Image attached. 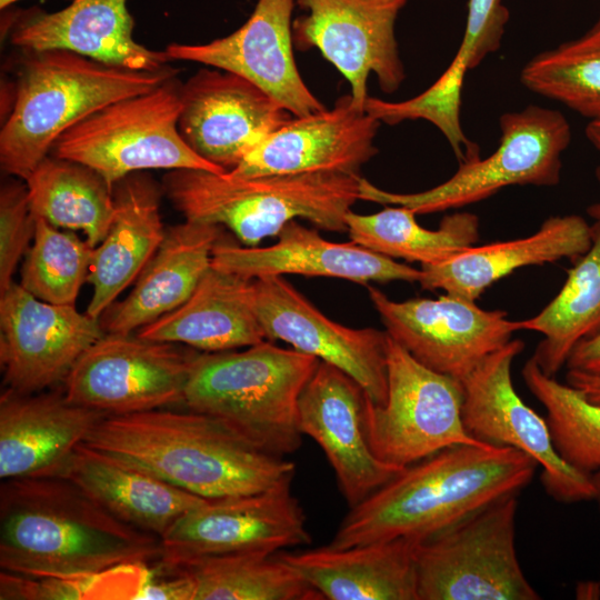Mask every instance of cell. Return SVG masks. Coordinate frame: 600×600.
I'll return each instance as SVG.
<instances>
[{"instance_id":"42","label":"cell","mask_w":600,"mask_h":600,"mask_svg":"<svg viewBox=\"0 0 600 600\" xmlns=\"http://www.w3.org/2000/svg\"><path fill=\"white\" fill-rule=\"evenodd\" d=\"M566 382L579 390L588 400L600 406V377L581 371L568 370Z\"/></svg>"},{"instance_id":"36","label":"cell","mask_w":600,"mask_h":600,"mask_svg":"<svg viewBox=\"0 0 600 600\" xmlns=\"http://www.w3.org/2000/svg\"><path fill=\"white\" fill-rule=\"evenodd\" d=\"M530 392L544 407L553 446L573 469L591 476L600 469V406L570 384L541 371L530 358L521 370Z\"/></svg>"},{"instance_id":"46","label":"cell","mask_w":600,"mask_h":600,"mask_svg":"<svg viewBox=\"0 0 600 600\" xmlns=\"http://www.w3.org/2000/svg\"><path fill=\"white\" fill-rule=\"evenodd\" d=\"M17 1H19V0H0V8L6 9L9 6L16 3Z\"/></svg>"},{"instance_id":"13","label":"cell","mask_w":600,"mask_h":600,"mask_svg":"<svg viewBox=\"0 0 600 600\" xmlns=\"http://www.w3.org/2000/svg\"><path fill=\"white\" fill-rule=\"evenodd\" d=\"M310 542L306 513L288 486L207 500L189 510L160 539L158 561L178 567L214 556L273 554Z\"/></svg>"},{"instance_id":"25","label":"cell","mask_w":600,"mask_h":600,"mask_svg":"<svg viewBox=\"0 0 600 600\" xmlns=\"http://www.w3.org/2000/svg\"><path fill=\"white\" fill-rule=\"evenodd\" d=\"M128 0H73L54 11H39L11 32L12 44L26 51L68 50L92 60L138 71H158L170 60L166 51L138 43Z\"/></svg>"},{"instance_id":"41","label":"cell","mask_w":600,"mask_h":600,"mask_svg":"<svg viewBox=\"0 0 600 600\" xmlns=\"http://www.w3.org/2000/svg\"><path fill=\"white\" fill-rule=\"evenodd\" d=\"M566 367L600 377V334L583 340L571 351Z\"/></svg>"},{"instance_id":"14","label":"cell","mask_w":600,"mask_h":600,"mask_svg":"<svg viewBox=\"0 0 600 600\" xmlns=\"http://www.w3.org/2000/svg\"><path fill=\"white\" fill-rule=\"evenodd\" d=\"M409 0H296L304 14L292 21L293 44L317 48L347 79L354 104L364 109L369 76L386 93L406 78L396 22Z\"/></svg>"},{"instance_id":"18","label":"cell","mask_w":600,"mask_h":600,"mask_svg":"<svg viewBox=\"0 0 600 600\" xmlns=\"http://www.w3.org/2000/svg\"><path fill=\"white\" fill-rule=\"evenodd\" d=\"M254 304L268 340L331 363L352 377L376 404L387 400L386 331L352 329L321 313L280 276L254 279Z\"/></svg>"},{"instance_id":"30","label":"cell","mask_w":600,"mask_h":600,"mask_svg":"<svg viewBox=\"0 0 600 600\" xmlns=\"http://www.w3.org/2000/svg\"><path fill=\"white\" fill-rule=\"evenodd\" d=\"M63 478L123 522L159 539L203 499L81 443Z\"/></svg>"},{"instance_id":"28","label":"cell","mask_w":600,"mask_h":600,"mask_svg":"<svg viewBox=\"0 0 600 600\" xmlns=\"http://www.w3.org/2000/svg\"><path fill=\"white\" fill-rule=\"evenodd\" d=\"M114 213L106 238L94 248L87 279L92 296L87 313L100 319L118 296L146 267L162 242V188L149 176L134 172L113 184Z\"/></svg>"},{"instance_id":"9","label":"cell","mask_w":600,"mask_h":600,"mask_svg":"<svg viewBox=\"0 0 600 600\" xmlns=\"http://www.w3.org/2000/svg\"><path fill=\"white\" fill-rule=\"evenodd\" d=\"M517 510L508 496L420 541L418 600H540L518 559Z\"/></svg>"},{"instance_id":"35","label":"cell","mask_w":600,"mask_h":600,"mask_svg":"<svg viewBox=\"0 0 600 600\" xmlns=\"http://www.w3.org/2000/svg\"><path fill=\"white\" fill-rule=\"evenodd\" d=\"M520 79L537 94L600 118V18L583 36L531 58Z\"/></svg>"},{"instance_id":"31","label":"cell","mask_w":600,"mask_h":600,"mask_svg":"<svg viewBox=\"0 0 600 600\" xmlns=\"http://www.w3.org/2000/svg\"><path fill=\"white\" fill-rule=\"evenodd\" d=\"M592 229L590 249L576 260L558 294L538 314L519 321L520 330L543 336L531 358L550 377L578 343L600 334V229Z\"/></svg>"},{"instance_id":"26","label":"cell","mask_w":600,"mask_h":600,"mask_svg":"<svg viewBox=\"0 0 600 600\" xmlns=\"http://www.w3.org/2000/svg\"><path fill=\"white\" fill-rule=\"evenodd\" d=\"M221 228L190 220L168 228L131 292L100 317L104 331L133 333L180 307L212 267Z\"/></svg>"},{"instance_id":"22","label":"cell","mask_w":600,"mask_h":600,"mask_svg":"<svg viewBox=\"0 0 600 600\" xmlns=\"http://www.w3.org/2000/svg\"><path fill=\"white\" fill-rule=\"evenodd\" d=\"M212 267L254 280L299 274L330 277L366 284L370 281L418 282L421 270L397 262L354 242L326 240L317 230L296 220L288 222L269 247H239L219 240L212 251Z\"/></svg>"},{"instance_id":"38","label":"cell","mask_w":600,"mask_h":600,"mask_svg":"<svg viewBox=\"0 0 600 600\" xmlns=\"http://www.w3.org/2000/svg\"><path fill=\"white\" fill-rule=\"evenodd\" d=\"M466 73L450 63L422 93L399 102L368 97L364 110L380 122L391 126L406 120H427L448 140L459 164L476 160L481 157L480 147L466 136L460 119Z\"/></svg>"},{"instance_id":"44","label":"cell","mask_w":600,"mask_h":600,"mask_svg":"<svg viewBox=\"0 0 600 600\" xmlns=\"http://www.w3.org/2000/svg\"><path fill=\"white\" fill-rule=\"evenodd\" d=\"M596 178L600 186V166L596 169ZM588 216L592 219V226L600 229V200L587 208Z\"/></svg>"},{"instance_id":"15","label":"cell","mask_w":600,"mask_h":600,"mask_svg":"<svg viewBox=\"0 0 600 600\" xmlns=\"http://www.w3.org/2000/svg\"><path fill=\"white\" fill-rule=\"evenodd\" d=\"M369 298L386 332L423 366L459 380L519 331L502 310L446 293L394 301L374 287Z\"/></svg>"},{"instance_id":"39","label":"cell","mask_w":600,"mask_h":600,"mask_svg":"<svg viewBox=\"0 0 600 600\" xmlns=\"http://www.w3.org/2000/svg\"><path fill=\"white\" fill-rule=\"evenodd\" d=\"M37 218L27 186L6 183L0 192V291L12 283L16 268L34 237Z\"/></svg>"},{"instance_id":"21","label":"cell","mask_w":600,"mask_h":600,"mask_svg":"<svg viewBox=\"0 0 600 600\" xmlns=\"http://www.w3.org/2000/svg\"><path fill=\"white\" fill-rule=\"evenodd\" d=\"M380 123L358 108L351 94L341 96L331 109L292 116L228 173L240 178L307 172L360 176V168L378 153L374 138Z\"/></svg>"},{"instance_id":"29","label":"cell","mask_w":600,"mask_h":600,"mask_svg":"<svg viewBox=\"0 0 600 600\" xmlns=\"http://www.w3.org/2000/svg\"><path fill=\"white\" fill-rule=\"evenodd\" d=\"M136 333L204 352L228 351L266 340L256 312L253 280L213 267L180 307Z\"/></svg>"},{"instance_id":"2","label":"cell","mask_w":600,"mask_h":600,"mask_svg":"<svg viewBox=\"0 0 600 600\" xmlns=\"http://www.w3.org/2000/svg\"><path fill=\"white\" fill-rule=\"evenodd\" d=\"M537 461L512 448L456 444L406 467L350 508L328 546L423 541L531 482Z\"/></svg>"},{"instance_id":"43","label":"cell","mask_w":600,"mask_h":600,"mask_svg":"<svg viewBox=\"0 0 600 600\" xmlns=\"http://www.w3.org/2000/svg\"><path fill=\"white\" fill-rule=\"evenodd\" d=\"M586 136L593 147L600 151V118L593 119L587 124Z\"/></svg>"},{"instance_id":"7","label":"cell","mask_w":600,"mask_h":600,"mask_svg":"<svg viewBox=\"0 0 600 600\" xmlns=\"http://www.w3.org/2000/svg\"><path fill=\"white\" fill-rule=\"evenodd\" d=\"M499 120L501 137L494 152L460 163L444 182L420 192L398 193L361 178L359 200L427 214L480 202L510 186H557L562 154L572 137L567 118L558 110L530 104L506 112Z\"/></svg>"},{"instance_id":"10","label":"cell","mask_w":600,"mask_h":600,"mask_svg":"<svg viewBox=\"0 0 600 600\" xmlns=\"http://www.w3.org/2000/svg\"><path fill=\"white\" fill-rule=\"evenodd\" d=\"M387 383L383 404L366 401L369 444L381 461L406 468L451 446H491L463 426L461 381L423 366L389 334Z\"/></svg>"},{"instance_id":"24","label":"cell","mask_w":600,"mask_h":600,"mask_svg":"<svg viewBox=\"0 0 600 600\" xmlns=\"http://www.w3.org/2000/svg\"><path fill=\"white\" fill-rule=\"evenodd\" d=\"M592 237V224L581 216L550 217L530 236L473 244L444 261L421 266L418 282L426 290L476 301L487 288L520 268L577 260L590 249Z\"/></svg>"},{"instance_id":"33","label":"cell","mask_w":600,"mask_h":600,"mask_svg":"<svg viewBox=\"0 0 600 600\" xmlns=\"http://www.w3.org/2000/svg\"><path fill=\"white\" fill-rule=\"evenodd\" d=\"M416 213L403 206L387 207L372 214L350 210L347 232L352 242L391 259L436 264L479 240V218L470 212L446 216L436 230L420 226Z\"/></svg>"},{"instance_id":"45","label":"cell","mask_w":600,"mask_h":600,"mask_svg":"<svg viewBox=\"0 0 600 600\" xmlns=\"http://www.w3.org/2000/svg\"><path fill=\"white\" fill-rule=\"evenodd\" d=\"M591 481L594 488V500L600 509V469L591 474Z\"/></svg>"},{"instance_id":"1","label":"cell","mask_w":600,"mask_h":600,"mask_svg":"<svg viewBox=\"0 0 600 600\" xmlns=\"http://www.w3.org/2000/svg\"><path fill=\"white\" fill-rule=\"evenodd\" d=\"M160 539L118 519L63 477L2 480L0 566L30 577H80L158 562Z\"/></svg>"},{"instance_id":"6","label":"cell","mask_w":600,"mask_h":600,"mask_svg":"<svg viewBox=\"0 0 600 600\" xmlns=\"http://www.w3.org/2000/svg\"><path fill=\"white\" fill-rule=\"evenodd\" d=\"M319 361L266 340L242 351L196 353L183 404L284 457L301 447L299 398Z\"/></svg>"},{"instance_id":"34","label":"cell","mask_w":600,"mask_h":600,"mask_svg":"<svg viewBox=\"0 0 600 600\" xmlns=\"http://www.w3.org/2000/svg\"><path fill=\"white\" fill-rule=\"evenodd\" d=\"M172 568L192 577L194 600H323L280 553L214 556Z\"/></svg>"},{"instance_id":"40","label":"cell","mask_w":600,"mask_h":600,"mask_svg":"<svg viewBox=\"0 0 600 600\" xmlns=\"http://www.w3.org/2000/svg\"><path fill=\"white\" fill-rule=\"evenodd\" d=\"M509 18L502 0H468L464 32L450 63L469 71L498 51Z\"/></svg>"},{"instance_id":"5","label":"cell","mask_w":600,"mask_h":600,"mask_svg":"<svg viewBox=\"0 0 600 600\" xmlns=\"http://www.w3.org/2000/svg\"><path fill=\"white\" fill-rule=\"evenodd\" d=\"M13 108L0 132V162L22 178L67 130L119 100L147 93L176 76L138 71L60 49L27 51Z\"/></svg>"},{"instance_id":"3","label":"cell","mask_w":600,"mask_h":600,"mask_svg":"<svg viewBox=\"0 0 600 600\" xmlns=\"http://www.w3.org/2000/svg\"><path fill=\"white\" fill-rule=\"evenodd\" d=\"M83 443L208 500L288 487L296 473L292 461L192 410L104 416Z\"/></svg>"},{"instance_id":"12","label":"cell","mask_w":600,"mask_h":600,"mask_svg":"<svg viewBox=\"0 0 600 600\" xmlns=\"http://www.w3.org/2000/svg\"><path fill=\"white\" fill-rule=\"evenodd\" d=\"M194 356L176 343L106 332L72 367L64 396L107 416L183 403Z\"/></svg>"},{"instance_id":"11","label":"cell","mask_w":600,"mask_h":600,"mask_svg":"<svg viewBox=\"0 0 600 600\" xmlns=\"http://www.w3.org/2000/svg\"><path fill=\"white\" fill-rule=\"evenodd\" d=\"M524 342L511 339L486 357L461 379V417L470 436L498 447H512L542 467L541 483L560 502L594 499L591 476L566 463L558 454L546 418L524 403L516 391L511 367Z\"/></svg>"},{"instance_id":"23","label":"cell","mask_w":600,"mask_h":600,"mask_svg":"<svg viewBox=\"0 0 600 600\" xmlns=\"http://www.w3.org/2000/svg\"><path fill=\"white\" fill-rule=\"evenodd\" d=\"M104 416L64 394L7 390L0 399V478L62 477Z\"/></svg>"},{"instance_id":"17","label":"cell","mask_w":600,"mask_h":600,"mask_svg":"<svg viewBox=\"0 0 600 600\" xmlns=\"http://www.w3.org/2000/svg\"><path fill=\"white\" fill-rule=\"evenodd\" d=\"M180 100L181 138L226 172L292 117L257 84L221 69H200L180 86Z\"/></svg>"},{"instance_id":"4","label":"cell","mask_w":600,"mask_h":600,"mask_svg":"<svg viewBox=\"0 0 600 600\" xmlns=\"http://www.w3.org/2000/svg\"><path fill=\"white\" fill-rule=\"evenodd\" d=\"M361 176L342 172L233 177L197 169L169 170L162 191L186 220L224 227L248 247L278 237L298 218L319 229L347 231Z\"/></svg>"},{"instance_id":"19","label":"cell","mask_w":600,"mask_h":600,"mask_svg":"<svg viewBox=\"0 0 600 600\" xmlns=\"http://www.w3.org/2000/svg\"><path fill=\"white\" fill-rule=\"evenodd\" d=\"M296 0H257L249 19L232 33L202 44L171 43L170 60L201 63L237 73L266 91L294 117L327 107L303 81L293 54Z\"/></svg>"},{"instance_id":"8","label":"cell","mask_w":600,"mask_h":600,"mask_svg":"<svg viewBox=\"0 0 600 600\" xmlns=\"http://www.w3.org/2000/svg\"><path fill=\"white\" fill-rule=\"evenodd\" d=\"M173 78L147 93L113 102L73 126L56 141L52 156L93 169L111 187L148 169L224 173L181 138L180 86Z\"/></svg>"},{"instance_id":"16","label":"cell","mask_w":600,"mask_h":600,"mask_svg":"<svg viewBox=\"0 0 600 600\" xmlns=\"http://www.w3.org/2000/svg\"><path fill=\"white\" fill-rule=\"evenodd\" d=\"M104 333L100 319L76 306L42 301L13 282L0 297L3 382L8 390L36 393L64 381Z\"/></svg>"},{"instance_id":"37","label":"cell","mask_w":600,"mask_h":600,"mask_svg":"<svg viewBox=\"0 0 600 600\" xmlns=\"http://www.w3.org/2000/svg\"><path fill=\"white\" fill-rule=\"evenodd\" d=\"M32 240L21 268L20 286L42 301L74 306L88 279L96 247L41 218H37Z\"/></svg>"},{"instance_id":"32","label":"cell","mask_w":600,"mask_h":600,"mask_svg":"<svg viewBox=\"0 0 600 600\" xmlns=\"http://www.w3.org/2000/svg\"><path fill=\"white\" fill-rule=\"evenodd\" d=\"M24 181L36 218L82 231L93 247L106 238L114 213L113 187L93 169L47 156Z\"/></svg>"},{"instance_id":"20","label":"cell","mask_w":600,"mask_h":600,"mask_svg":"<svg viewBox=\"0 0 600 600\" xmlns=\"http://www.w3.org/2000/svg\"><path fill=\"white\" fill-rule=\"evenodd\" d=\"M363 388L338 367L320 360L298 403V423L323 450L350 508L404 468L381 461L366 429Z\"/></svg>"},{"instance_id":"27","label":"cell","mask_w":600,"mask_h":600,"mask_svg":"<svg viewBox=\"0 0 600 600\" xmlns=\"http://www.w3.org/2000/svg\"><path fill=\"white\" fill-rule=\"evenodd\" d=\"M397 538L337 549L279 552L323 600H418L416 550Z\"/></svg>"}]
</instances>
